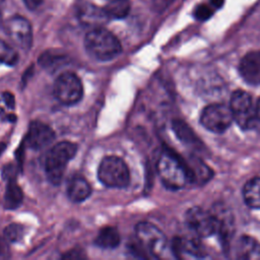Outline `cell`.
I'll return each mask as SVG.
<instances>
[{
	"label": "cell",
	"mask_w": 260,
	"mask_h": 260,
	"mask_svg": "<svg viewBox=\"0 0 260 260\" xmlns=\"http://www.w3.org/2000/svg\"><path fill=\"white\" fill-rule=\"evenodd\" d=\"M4 100H5V103L6 105L9 107V108H13V105H14V99H13V95L9 92H5L4 93Z\"/></svg>",
	"instance_id": "cell-30"
},
{
	"label": "cell",
	"mask_w": 260,
	"mask_h": 260,
	"mask_svg": "<svg viewBox=\"0 0 260 260\" xmlns=\"http://www.w3.org/2000/svg\"><path fill=\"white\" fill-rule=\"evenodd\" d=\"M210 2H211L212 6H214L216 8H219V7H221L223 5L224 0H210Z\"/></svg>",
	"instance_id": "cell-31"
},
{
	"label": "cell",
	"mask_w": 260,
	"mask_h": 260,
	"mask_svg": "<svg viewBox=\"0 0 260 260\" xmlns=\"http://www.w3.org/2000/svg\"><path fill=\"white\" fill-rule=\"evenodd\" d=\"M77 17L79 21L92 28L102 27L110 19L104 8L98 7L91 3L82 4L77 10Z\"/></svg>",
	"instance_id": "cell-15"
},
{
	"label": "cell",
	"mask_w": 260,
	"mask_h": 260,
	"mask_svg": "<svg viewBox=\"0 0 260 260\" xmlns=\"http://www.w3.org/2000/svg\"><path fill=\"white\" fill-rule=\"evenodd\" d=\"M234 122L230 106L223 104H211L206 106L200 115V123L208 131L223 133Z\"/></svg>",
	"instance_id": "cell-8"
},
{
	"label": "cell",
	"mask_w": 260,
	"mask_h": 260,
	"mask_svg": "<svg viewBox=\"0 0 260 260\" xmlns=\"http://www.w3.org/2000/svg\"><path fill=\"white\" fill-rule=\"evenodd\" d=\"M108 1H114V0H108Z\"/></svg>",
	"instance_id": "cell-34"
},
{
	"label": "cell",
	"mask_w": 260,
	"mask_h": 260,
	"mask_svg": "<svg viewBox=\"0 0 260 260\" xmlns=\"http://www.w3.org/2000/svg\"><path fill=\"white\" fill-rule=\"evenodd\" d=\"M121 241L119 232L114 226H105L100 230L94 239V244L103 249H114L119 246Z\"/></svg>",
	"instance_id": "cell-18"
},
{
	"label": "cell",
	"mask_w": 260,
	"mask_h": 260,
	"mask_svg": "<svg viewBox=\"0 0 260 260\" xmlns=\"http://www.w3.org/2000/svg\"><path fill=\"white\" fill-rule=\"evenodd\" d=\"M242 78L251 85H260V51L247 53L239 64Z\"/></svg>",
	"instance_id": "cell-14"
},
{
	"label": "cell",
	"mask_w": 260,
	"mask_h": 260,
	"mask_svg": "<svg viewBox=\"0 0 260 260\" xmlns=\"http://www.w3.org/2000/svg\"><path fill=\"white\" fill-rule=\"evenodd\" d=\"M230 108L234 121L243 130H250L258 125L256 106L253 104L251 95L244 90H236L232 93Z\"/></svg>",
	"instance_id": "cell-5"
},
{
	"label": "cell",
	"mask_w": 260,
	"mask_h": 260,
	"mask_svg": "<svg viewBox=\"0 0 260 260\" xmlns=\"http://www.w3.org/2000/svg\"><path fill=\"white\" fill-rule=\"evenodd\" d=\"M98 178L102 184L109 188H125L130 182V173L122 158L109 155L100 162Z\"/></svg>",
	"instance_id": "cell-4"
},
{
	"label": "cell",
	"mask_w": 260,
	"mask_h": 260,
	"mask_svg": "<svg viewBox=\"0 0 260 260\" xmlns=\"http://www.w3.org/2000/svg\"><path fill=\"white\" fill-rule=\"evenodd\" d=\"M237 254L242 259L260 258V244L251 237L243 236L239 240Z\"/></svg>",
	"instance_id": "cell-19"
},
{
	"label": "cell",
	"mask_w": 260,
	"mask_h": 260,
	"mask_svg": "<svg viewBox=\"0 0 260 260\" xmlns=\"http://www.w3.org/2000/svg\"><path fill=\"white\" fill-rule=\"evenodd\" d=\"M23 198V193L21 188L18 186L14 178H10L6 190H5V195H4V205L7 209H15L17 208Z\"/></svg>",
	"instance_id": "cell-20"
},
{
	"label": "cell",
	"mask_w": 260,
	"mask_h": 260,
	"mask_svg": "<svg viewBox=\"0 0 260 260\" xmlns=\"http://www.w3.org/2000/svg\"><path fill=\"white\" fill-rule=\"evenodd\" d=\"M2 2H3V0H0V4H1V3H2Z\"/></svg>",
	"instance_id": "cell-33"
},
{
	"label": "cell",
	"mask_w": 260,
	"mask_h": 260,
	"mask_svg": "<svg viewBox=\"0 0 260 260\" xmlns=\"http://www.w3.org/2000/svg\"><path fill=\"white\" fill-rule=\"evenodd\" d=\"M172 251L177 258L181 259L203 258L206 256L204 248L195 238H175L172 243Z\"/></svg>",
	"instance_id": "cell-13"
},
{
	"label": "cell",
	"mask_w": 260,
	"mask_h": 260,
	"mask_svg": "<svg viewBox=\"0 0 260 260\" xmlns=\"http://www.w3.org/2000/svg\"><path fill=\"white\" fill-rule=\"evenodd\" d=\"M256 114H257V119H258V124H260V100L258 101L256 105Z\"/></svg>",
	"instance_id": "cell-32"
},
{
	"label": "cell",
	"mask_w": 260,
	"mask_h": 260,
	"mask_svg": "<svg viewBox=\"0 0 260 260\" xmlns=\"http://www.w3.org/2000/svg\"><path fill=\"white\" fill-rule=\"evenodd\" d=\"M18 62V53L6 42L0 39V63L14 66Z\"/></svg>",
	"instance_id": "cell-24"
},
{
	"label": "cell",
	"mask_w": 260,
	"mask_h": 260,
	"mask_svg": "<svg viewBox=\"0 0 260 260\" xmlns=\"http://www.w3.org/2000/svg\"><path fill=\"white\" fill-rule=\"evenodd\" d=\"M104 9L110 19H120L127 16L130 10V4L128 0H114L109 1Z\"/></svg>",
	"instance_id": "cell-22"
},
{
	"label": "cell",
	"mask_w": 260,
	"mask_h": 260,
	"mask_svg": "<svg viewBox=\"0 0 260 260\" xmlns=\"http://www.w3.org/2000/svg\"><path fill=\"white\" fill-rule=\"evenodd\" d=\"M135 235L142 248L154 258H161L168 250L166 235L153 223L141 221L135 226Z\"/></svg>",
	"instance_id": "cell-6"
},
{
	"label": "cell",
	"mask_w": 260,
	"mask_h": 260,
	"mask_svg": "<svg viewBox=\"0 0 260 260\" xmlns=\"http://www.w3.org/2000/svg\"><path fill=\"white\" fill-rule=\"evenodd\" d=\"M3 234L7 242L16 243L23 236V226L18 223H11L5 228Z\"/></svg>",
	"instance_id": "cell-25"
},
{
	"label": "cell",
	"mask_w": 260,
	"mask_h": 260,
	"mask_svg": "<svg viewBox=\"0 0 260 260\" xmlns=\"http://www.w3.org/2000/svg\"><path fill=\"white\" fill-rule=\"evenodd\" d=\"M76 151L77 145L70 141L58 142L48 151L45 160V171L48 180L52 184H60L66 167L74 157Z\"/></svg>",
	"instance_id": "cell-3"
},
{
	"label": "cell",
	"mask_w": 260,
	"mask_h": 260,
	"mask_svg": "<svg viewBox=\"0 0 260 260\" xmlns=\"http://www.w3.org/2000/svg\"><path fill=\"white\" fill-rule=\"evenodd\" d=\"M5 31L14 45L28 51L32 45V28L30 22L19 15L8 18L4 24Z\"/></svg>",
	"instance_id": "cell-10"
},
{
	"label": "cell",
	"mask_w": 260,
	"mask_h": 260,
	"mask_svg": "<svg viewBox=\"0 0 260 260\" xmlns=\"http://www.w3.org/2000/svg\"><path fill=\"white\" fill-rule=\"evenodd\" d=\"M7 240L0 237V259H6L9 257V247Z\"/></svg>",
	"instance_id": "cell-27"
},
{
	"label": "cell",
	"mask_w": 260,
	"mask_h": 260,
	"mask_svg": "<svg viewBox=\"0 0 260 260\" xmlns=\"http://www.w3.org/2000/svg\"><path fill=\"white\" fill-rule=\"evenodd\" d=\"M64 259H72V258H74V259H81V258H83L84 257V255L82 254V252H80V251H70V252H68V253H66L65 255H63L62 256Z\"/></svg>",
	"instance_id": "cell-29"
},
{
	"label": "cell",
	"mask_w": 260,
	"mask_h": 260,
	"mask_svg": "<svg viewBox=\"0 0 260 260\" xmlns=\"http://www.w3.org/2000/svg\"><path fill=\"white\" fill-rule=\"evenodd\" d=\"M91 194V187L89 183L81 176H73L67 184L68 198L75 203H79L87 199Z\"/></svg>",
	"instance_id": "cell-16"
},
{
	"label": "cell",
	"mask_w": 260,
	"mask_h": 260,
	"mask_svg": "<svg viewBox=\"0 0 260 260\" xmlns=\"http://www.w3.org/2000/svg\"><path fill=\"white\" fill-rule=\"evenodd\" d=\"M22 1L28 9L35 10V9H37L38 7H40L42 5L44 0H22Z\"/></svg>",
	"instance_id": "cell-28"
},
{
	"label": "cell",
	"mask_w": 260,
	"mask_h": 260,
	"mask_svg": "<svg viewBox=\"0 0 260 260\" xmlns=\"http://www.w3.org/2000/svg\"><path fill=\"white\" fill-rule=\"evenodd\" d=\"M173 130L177 137L187 144H195L196 137L192 130L181 120L173 121Z\"/></svg>",
	"instance_id": "cell-23"
},
{
	"label": "cell",
	"mask_w": 260,
	"mask_h": 260,
	"mask_svg": "<svg viewBox=\"0 0 260 260\" xmlns=\"http://www.w3.org/2000/svg\"><path fill=\"white\" fill-rule=\"evenodd\" d=\"M84 47L87 53L99 61H110L122 51L119 40L103 27H94L86 34Z\"/></svg>",
	"instance_id": "cell-1"
},
{
	"label": "cell",
	"mask_w": 260,
	"mask_h": 260,
	"mask_svg": "<svg viewBox=\"0 0 260 260\" xmlns=\"http://www.w3.org/2000/svg\"><path fill=\"white\" fill-rule=\"evenodd\" d=\"M156 170L161 183L170 190L184 188L190 179L186 165H184L177 155L168 150L162 151L159 155Z\"/></svg>",
	"instance_id": "cell-2"
},
{
	"label": "cell",
	"mask_w": 260,
	"mask_h": 260,
	"mask_svg": "<svg viewBox=\"0 0 260 260\" xmlns=\"http://www.w3.org/2000/svg\"><path fill=\"white\" fill-rule=\"evenodd\" d=\"M185 221L189 229L200 238H207L216 234V220L211 211L199 206H193L186 211Z\"/></svg>",
	"instance_id": "cell-9"
},
{
	"label": "cell",
	"mask_w": 260,
	"mask_h": 260,
	"mask_svg": "<svg viewBox=\"0 0 260 260\" xmlns=\"http://www.w3.org/2000/svg\"><path fill=\"white\" fill-rule=\"evenodd\" d=\"M194 15L199 20H206L212 15V9L206 4H200L195 8Z\"/></svg>",
	"instance_id": "cell-26"
},
{
	"label": "cell",
	"mask_w": 260,
	"mask_h": 260,
	"mask_svg": "<svg viewBox=\"0 0 260 260\" xmlns=\"http://www.w3.org/2000/svg\"><path fill=\"white\" fill-rule=\"evenodd\" d=\"M66 59H67V56L64 55L62 52L56 51V50H49L44 52L40 56L39 63L44 68L55 69L59 67L61 64H63Z\"/></svg>",
	"instance_id": "cell-21"
},
{
	"label": "cell",
	"mask_w": 260,
	"mask_h": 260,
	"mask_svg": "<svg viewBox=\"0 0 260 260\" xmlns=\"http://www.w3.org/2000/svg\"><path fill=\"white\" fill-rule=\"evenodd\" d=\"M55 98L65 106L77 104L83 96V85L80 78L73 72L60 74L54 83Z\"/></svg>",
	"instance_id": "cell-7"
},
{
	"label": "cell",
	"mask_w": 260,
	"mask_h": 260,
	"mask_svg": "<svg viewBox=\"0 0 260 260\" xmlns=\"http://www.w3.org/2000/svg\"><path fill=\"white\" fill-rule=\"evenodd\" d=\"M216 220V234L220 236L222 243H229L235 231L234 216L226 206L221 203L215 204L210 210Z\"/></svg>",
	"instance_id": "cell-12"
},
{
	"label": "cell",
	"mask_w": 260,
	"mask_h": 260,
	"mask_svg": "<svg viewBox=\"0 0 260 260\" xmlns=\"http://www.w3.org/2000/svg\"><path fill=\"white\" fill-rule=\"evenodd\" d=\"M55 139L54 130L41 121H32L28 126L26 141L30 148L42 149L53 142Z\"/></svg>",
	"instance_id": "cell-11"
},
{
	"label": "cell",
	"mask_w": 260,
	"mask_h": 260,
	"mask_svg": "<svg viewBox=\"0 0 260 260\" xmlns=\"http://www.w3.org/2000/svg\"><path fill=\"white\" fill-rule=\"evenodd\" d=\"M243 199L246 205L253 209H260V177L251 178L243 187Z\"/></svg>",
	"instance_id": "cell-17"
}]
</instances>
